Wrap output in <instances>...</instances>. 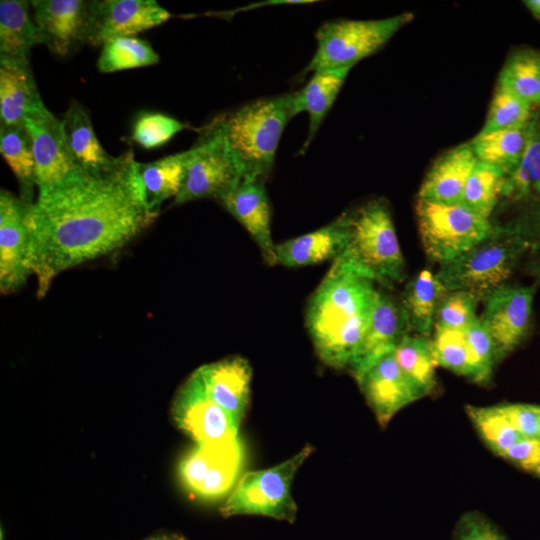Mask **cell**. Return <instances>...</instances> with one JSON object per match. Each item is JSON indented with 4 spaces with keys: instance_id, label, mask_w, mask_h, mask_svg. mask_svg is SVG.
Instances as JSON below:
<instances>
[{
    "instance_id": "obj_1",
    "label": "cell",
    "mask_w": 540,
    "mask_h": 540,
    "mask_svg": "<svg viewBox=\"0 0 540 540\" xmlns=\"http://www.w3.org/2000/svg\"><path fill=\"white\" fill-rule=\"evenodd\" d=\"M157 215L144 200L133 150L107 168L80 169L38 192L28 212L38 297L62 272L125 246Z\"/></svg>"
},
{
    "instance_id": "obj_2",
    "label": "cell",
    "mask_w": 540,
    "mask_h": 540,
    "mask_svg": "<svg viewBox=\"0 0 540 540\" xmlns=\"http://www.w3.org/2000/svg\"><path fill=\"white\" fill-rule=\"evenodd\" d=\"M376 285L371 277L337 258L311 295L306 326L326 365L349 368L369 324Z\"/></svg>"
},
{
    "instance_id": "obj_3",
    "label": "cell",
    "mask_w": 540,
    "mask_h": 540,
    "mask_svg": "<svg viewBox=\"0 0 540 540\" xmlns=\"http://www.w3.org/2000/svg\"><path fill=\"white\" fill-rule=\"evenodd\" d=\"M294 94L260 99L219 116L226 140L243 177L266 179L288 121L296 116Z\"/></svg>"
},
{
    "instance_id": "obj_4",
    "label": "cell",
    "mask_w": 540,
    "mask_h": 540,
    "mask_svg": "<svg viewBox=\"0 0 540 540\" xmlns=\"http://www.w3.org/2000/svg\"><path fill=\"white\" fill-rule=\"evenodd\" d=\"M347 213L349 238L338 258L386 289L403 283L406 263L387 204L374 199Z\"/></svg>"
},
{
    "instance_id": "obj_5",
    "label": "cell",
    "mask_w": 540,
    "mask_h": 540,
    "mask_svg": "<svg viewBox=\"0 0 540 540\" xmlns=\"http://www.w3.org/2000/svg\"><path fill=\"white\" fill-rule=\"evenodd\" d=\"M493 232L474 247L442 264L436 276L447 290H464L480 301L508 284L518 263L528 251H535L532 242L503 225L493 223Z\"/></svg>"
},
{
    "instance_id": "obj_6",
    "label": "cell",
    "mask_w": 540,
    "mask_h": 540,
    "mask_svg": "<svg viewBox=\"0 0 540 540\" xmlns=\"http://www.w3.org/2000/svg\"><path fill=\"white\" fill-rule=\"evenodd\" d=\"M313 450L308 444L278 465L242 474L221 507V514L224 517L261 515L293 523L297 505L291 495V484Z\"/></svg>"
},
{
    "instance_id": "obj_7",
    "label": "cell",
    "mask_w": 540,
    "mask_h": 540,
    "mask_svg": "<svg viewBox=\"0 0 540 540\" xmlns=\"http://www.w3.org/2000/svg\"><path fill=\"white\" fill-rule=\"evenodd\" d=\"M409 12L372 20H335L324 23L316 33L317 48L305 72L353 67L376 53L413 19Z\"/></svg>"
},
{
    "instance_id": "obj_8",
    "label": "cell",
    "mask_w": 540,
    "mask_h": 540,
    "mask_svg": "<svg viewBox=\"0 0 540 540\" xmlns=\"http://www.w3.org/2000/svg\"><path fill=\"white\" fill-rule=\"evenodd\" d=\"M415 214L424 252L439 266L456 259L494 230L491 219L462 204L417 199Z\"/></svg>"
},
{
    "instance_id": "obj_9",
    "label": "cell",
    "mask_w": 540,
    "mask_h": 540,
    "mask_svg": "<svg viewBox=\"0 0 540 540\" xmlns=\"http://www.w3.org/2000/svg\"><path fill=\"white\" fill-rule=\"evenodd\" d=\"M193 148L183 186L172 205L203 198L220 200L243 177L241 166L226 140L218 117L205 128Z\"/></svg>"
},
{
    "instance_id": "obj_10",
    "label": "cell",
    "mask_w": 540,
    "mask_h": 540,
    "mask_svg": "<svg viewBox=\"0 0 540 540\" xmlns=\"http://www.w3.org/2000/svg\"><path fill=\"white\" fill-rule=\"evenodd\" d=\"M243 462L244 449L239 438L196 444L179 462V481L194 499L219 501L235 487Z\"/></svg>"
},
{
    "instance_id": "obj_11",
    "label": "cell",
    "mask_w": 540,
    "mask_h": 540,
    "mask_svg": "<svg viewBox=\"0 0 540 540\" xmlns=\"http://www.w3.org/2000/svg\"><path fill=\"white\" fill-rule=\"evenodd\" d=\"M177 427L196 444L238 439L239 426L208 395L194 371L181 385L172 403Z\"/></svg>"
},
{
    "instance_id": "obj_12",
    "label": "cell",
    "mask_w": 540,
    "mask_h": 540,
    "mask_svg": "<svg viewBox=\"0 0 540 540\" xmlns=\"http://www.w3.org/2000/svg\"><path fill=\"white\" fill-rule=\"evenodd\" d=\"M536 284H506L484 302L480 318L496 347L499 361L519 347L529 336L533 320Z\"/></svg>"
},
{
    "instance_id": "obj_13",
    "label": "cell",
    "mask_w": 540,
    "mask_h": 540,
    "mask_svg": "<svg viewBox=\"0 0 540 540\" xmlns=\"http://www.w3.org/2000/svg\"><path fill=\"white\" fill-rule=\"evenodd\" d=\"M30 3L39 44L45 45L51 53L66 57L89 44L94 1L34 0Z\"/></svg>"
},
{
    "instance_id": "obj_14",
    "label": "cell",
    "mask_w": 540,
    "mask_h": 540,
    "mask_svg": "<svg viewBox=\"0 0 540 540\" xmlns=\"http://www.w3.org/2000/svg\"><path fill=\"white\" fill-rule=\"evenodd\" d=\"M32 202L0 191V289L10 293L32 275L28 212Z\"/></svg>"
},
{
    "instance_id": "obj_15",
    "label": "cell",
    "mask_w": 540,
    "mask_h": 540,
    "mask_svg": "<svg viewBox=\"0 0 540 540\" xmlns=\"http://www.w3.org/2000/svg\"><path fill=\"white\" fill-rule=\"evenodd\" d=\"M24 123L32 139L38 192L61 184L80 170L67 148L61 119L44 107Z\"/></svg>"
},
{
    "instance_id": "obj_16",
    "label": "cell",
    "mask_w": 540,
    "mask_h": 540,
    "mask_svg": "<svg viewBox=\"0 0 540 540\" xmlns=\"http://www.w3.org/2000/svg\"><path fill=\"white\" fill-rule=\"evenodd\" d=\"M355 380L381 426L422 398L399 367L394 351L380 357Z\"/></svg>"
},
{
    "instance_id": "obj_17",
    "label": "cell",
    "mask_w": 540,
    "mask_h": 540,
    "mask_svg": "<svg viewBox=\"0 0 540 540\" xmlns=\"http://www.w3.org/2000/svg\"><path fill=\"white\" fill-rule=\"evenodd\" d=\"M172 14L155 0L94 1L92 32L89 44L137 33L161 25Z\"/></svg>"
},
{
    "instance_id": "obj_18",
    "label": "cell",
    "mask_w": 540,
    "mask_h": 540,
    "mask_svg": "<svg viewBox=\"0 0 540 540\" xmlns=\"http://www.w3.org/2000/svg\"><path fill=\"white\" fill-rule=\"evenodd\" d=\"M411 333L400 300L378 288L367 330L348 370L355 378Z\"/></svg>"
},
{
    "instance_id": "obj_19",
    "label": "cell",
    "mask_w": 540,
    "mask_h": 540,
    "mask_svg": "<svg viewBox=\"0 0 540 540\" xmlns=\"http://www.w3.org/2000/svg\"><path fill=\"white\" fill-rule=\"evenodd\" d=\"M219 202L247 230L264 261L275 265V246L271 233V209L265 180L242 177Z\"/></svg>"
},
{
    "instance_id": "obj_20",
    "label": "cell",
    "mask_w": 540,
    "mask_h": 540,
    "mask_svg": "<svg viewBox=\"0 0 540 540\" xmlns=\"http://www.w3.org/2000/svg\"><path fill=\"white\" fill-rule=\"evenodd\" d=\"M349 238V218L344 212L312 232L275 246V265L296 268L334 261L345 250Z\"/></svg>"
},
{
    "instance_id": "obj_21",
    "label": "cell",
    "mask_w": 540,
    "mask_h": 540,
    "mask_svg": "<svg viewBox=\"0 0 540 540\" xmlns=\"http://www.w3.org/2000/svg\"><path fill=\"white\" fill-rule=\"evenodd\" d=\"M195 371L211 399L239 426L250 397L252 368L249 362L234 356L202 365Z\"/></svg>"
},
{
    "instance_id": "obj_22",
    "label": "cell",
    "mask_w": 540,
    "mask_h": 540,
    "mask_svg": "<svg viewBox=\"0 0 540 540\" xmlns=\"http://www.w3.org/2000/svg\"><path fill=\"white\" fill-rule=\"evenodd\" d=\"M477 163L469 142L439 156L425 175L417 199L461 204L467 181Z\"/></svg>"
},
{
    "instance_id": "obj_23",
    "label": "cell",
    "mask_w": 540,
    "mask_h": 540,
    "mask_svg": "<svg viewBox=\"0 0 540 540\" xmlns=\"http://www.w3.org/2000/svg\"><path fill=\"white\" fill-rule=\"evenodd\" d=\"M44 107L28 59L0 58L1 125L24 124Z\"/></svg>"
},
{
    "instance_id": "obj_24",
    "label": "cell",
    "mask_w": 540,
    "mask_h": 540,
    "mask_svg": "<svg viewBox=\"0 0 540 540\" xmlns=\"http://www.w3.org/2000/svg\"><path fill=\"white\" fill-rule=\"evenodd\" d=\"M350 70L351 67L316 70L301 90L293 92L296 113L309 114L308 136L301 148L302 153L318 132Z\"/></svg>"
},
{
    "instance_id": "obj_25",
    "label": "cell",
    "mask_w": 540,
    "mask_h": 540,
    "mask_svg": "<svg viewBox=\"0 0 540 540\" xmlns=\"http://www.w3.org/2000/svg\"><path fill=\"white\" fill-rule=\"evenodd\" d=\"M194 148L163 157L159 160L138 162V175L148 208L158 213L161 204L180 192Z\"/></svg>"
},
{
    "instance_id": "obj_26",
    "label": "cell",
    "mask_w": 540,
    "mask_h": 540,
    "mask_svg": "<svg viewBox=\"0 0 540 540\" xmlns=\"http://www.w3.org/2000/svg\"><path fill=\"white\" fill-rule=\"evenodd\" d=\"M61 122L67 148L79 169L99 170L115 163L117 157L104 150L88 113L78 102H71Z\"/></svg>"
},
{
    "instance_id": "obj_27",
    "label": "cell",
    "mask_w": 540,
    "mask_h": 540,
    "mask_svg": "<svg viewBox=\"0 0 540 540\" xmlns=\"http://www.w3.org/2000/svg\"><path fill=\"white\" fill-rule=\"evenodd\" d=\"M447 291L436 274L426 269L407 282L399 300L411 333L431 335L438 305Z\"/></svg>"
},
{
    "instance_id": "obj_28",
    "label": "cell",
    "mask_w": 540,
    "mask_h": 540,
    "mask_svg": "<svg viewBox=\"0 0 540 540\" xmlns=\"http://www.w3.org/2000/svg\"><path fill=\"white\" fill-rule=\"evenodd\" d=\"M509 203H540V115L533 114L525 150L506 176L502 199Z\"/></svg>"
},
{
    "instance_id": "obj_29",
    "label": "cell",
    "mask_w": 540,
    "mask_h": 540,
    "mask_svg": "<svg viewBox=\"0 0 540 540\" xmlns=\"http://www.w3.org/2000/svg\"><path fill=\"white\" fill-rule=\"evenodd\" d=\"M530 122L522 127L479 132L470 142L477 161L500 168L506 176L520 162L525 150Z\"/></svg>"
},
{
    "instance_id": "obj_30",
    "label": "cell",
    "mask_w": 540,
    "mask_h": 540,
    "mask_svg": "<svg viewBox=\"0 0 540 540\" xmlns=\"http://www.w3.org/2000/svg\"><path fill=\"white\" fill-rule=\"evenodd\" d=\"M35 44H39V38L29 15V2L1 0L0 58L28 59Z\"/></svg>"
},
{
    "instance_id": "obj_31",
    "label": "cell",
    "mask_w": 540,
    "mask_h": 540,
    "mask_svg": "<svg viewBox=\"0 0 540 540\" xmlns=\"http://www.w3.org/2000/svg\"><path fill=\"white\" fill-rule=\"evenodd\" d=\"M394 354L402 372L421 397L429 395L436 386L435 369L438 367L431 336L409 333L398 343Z\"/></svg>"
},
{
    "instance_id": "obj_32",
    "label": "cell",
    "mask_w": 540,
    "mask_h": 540,
    "mask_svg": "<svg viewBox=\"0 0 540 540\" xmlns=\"http://www.w3.org/2000/svg\"><path fill=\"white\" fill-rule=\"evenodd\" d=\"M0 151L21 188L22 198L32 202L35 159L31 136L24 124L0 127Z\"/></svg>"
},
{
    "instance_id": "obj_33",
    "label": "cell",
    "mask_w": 540,
    "mask_h": 540,
    "mask_svg": "<svg viewBox=\"0 0 540 540\" xmlns=\"http://www.w3.org/2000/svg\"><path fill=\"white\" fill-rule=\"evenodd\" d=\"M498 87L531 106L540 104V51L520 49L513 52L503 65Z\"/></svg>"
},
{
    "instance_id": "obj_34",
    "label": "cell",
    "mask_w": 540,
    "mask_h": 540,
    "mask_svg": "<svg viewBox=\"0 0 540 540\" xmlns=\"http://www.w3.org/2000/svg\"><path fill=\"white\" fill-rule=\"evenodd\" d=\"M506 174L498 167L477 161L464 190L462 205L490 219L502 199Z\"/></svg>"
},
{
    "instance_id": "obj_35",
    "label": "cell",
    "mask_w": 540,
    "mask_h": 540,
    "mask_svg": "<svg viewBox=\"0 0 540 540\" xmlns=\"http://www.w3.org/2000/svg\"><path fill=\"white\" fill-rule=\"evenodd\" d=\"M101 46L97 66L103 73L150 66L159 61L149 42L135 36L113 38Z\"/></svg>"
},
{
    "instance_id": "obj_36",
    "label": "cell",
    "mask_w": 540,
    "mask_h": 540,
    "mask_svg": "<svg viewBox=\"0 0 540 540\" xmlns=\"http://www.w3.org/2000/svg\"><path fill=\"white\" fill-rule=\"evenodd\" d=\"M431 339L437 366L476 383V366L465 330L435 329Z\"/></svg>"
},
{
    "instance_id": "obj_37",
    "label": "cell",
    "mask_w": 540,
    "mask_h": 540,
    "mask_svg": "<svg viewBox=\"0 0 540 540\" xmlns=\"http://www.w3.org/2000/svg\"><path fill=\"white\" fill-rule=\"evenodd\" d=\"M467 415L480 437L497 455L502 456L512 445L524 438L515 429L499 405L466 407Z\"/></svg>"
},
{
    "instance_id": "obj_38",
    "label": "cell",
    "mask_w": 540,
    "mask_h": 540,
    "mask_svg": "<svg viewBox=\"0 0 540 540\" xmlns=\"http://www.w3.org/2000/svg\"><path fill=\"white\" fill-rule=\"evenodd\" d=\"M532 107L521 98L497 86L480 132L525 126L533 117Z\"/></svg>"
},
{
    "instance_id": "obj_39",
    "label": "cell",
    "mask_w": 540,
    "mask_h": 540,
    "mask_svg": "<svg viewBox=\"0 0 540 540\" xmlns=\"http://www.w3.org/2000/svg\"><path fill=\"white\" fill-rule=\"evenodd\" d=\"M480 299L464 290H448L442 297L434 320L435 329L466 330L477 318Z\"/></svg>"
},
{
    "instance_id": "obj_40",
    "label": "cell",
    "mask_w": 540,
    "mask_h": 540,
    "mask_svg": "<svg viewBox=\"0 0 540 540\" xmlns=\"http://www.w3.org/2000/svg\"><path fill=\"white\" fill-rule=\"evenodd\" d=\"M188 125L162 113L141 114L134 123L131 138L145 149H153L167 143Z\"/></svg>"
},
{
    "instance_id": "obj_41",
    "label": "cell",
    "mask_w": 540,
    "mask_h": 540,
    "mask_svg": "<svg viewBox=\"0 0 540 540\" xmlns=\"http://www.w3.org/2000/svg\"><path fill=\"white\" fill-rule=\"evenodd\" d=\"M465 333L476 366V383L487 384L495 365L499 362L493 339L480 316L465 330Z\"/></svg>"
},
{
    "instance_id": "obj_42",
    "label": "cell",
    "mask_w": 540,
    "mask_h": 540,
    "mask_svg": "<svg viewBox=\"0 0 540 540\" xmlns=\"http://www.w3.org/2000/svg\"><path fill=\"white\" fill-rule=\"evenodd\" d=\"M453 540H507V538L485 515L478 511H469L457 521Z\"/></svg>"
},
{
    "instance_id": "obj_43",
    "label": "cell",
    "mask_w": 540,
    "mask_h": 540,
    "mask_svg": "<svg viewBox=\"0 0 540 540\" xmlns=\"http://www.w3.org/2000/svg\"><path fill=\"white\" fill-rule=\"evenodd\" d=\"M499 406L522 437H539L540 406L526 403H507Z\"/></svg>"
},
{
    "instance_id": "obj_44",
    "label": "cell",
    "mask_w": 540,
    "mask_h": 540,
    "mask_svg": "<svg viewBox=\"0 0 540 540\" xmlns=\"http://www.w3.org/2000/svg\"><path fill=\"white\" fill-rule=\"evenodd\" d=\"M501 457L532 473L540 462V439L522 438Z\"/></svg>"
},
{
    "instance_id": "obj_45",
    "label": "cell",
    "mask_w": 540,
    "mask_h": 540,
    "mask_svg": "<svg viewBox=\"0 0 540 540\" xmlns=\"http://www.w3.org/2000/svg\"><path fill=\"white\" fill-rule=\"evenodd\" d=\"M524 271L540 283V256L526 263Z\"/></svg>"
},
{
    "instance_id": "obj_46",
    "label": "cell",
    "mask_w": 540,
    "mask_h": 540,
    "mask_svg": "<svg viewBox=\"0 0 540 540\" xmlns=\"http://www.w3.org/2000/svg\"><path fill=\"white\" fill-rule=\"evenodd\" d=\"M141 540H186L185 537L175 532H161L148 536Z\"/></svg>"
},
{
    "instance_id": "obj_47",
    "label": "cell",
    "mask_w": 540,
    "mask_h": 540,
    "mask_svg": "<svg viewBox=\"0 0 540 540\" xmlns=\"http://www.w3.org/2000/svg\"><path fill=\"white\" fill-rule=\"evenodd\" d=\"M524 3L533 16L540 20V0H528Z\"/></svg>"
},
{
    "instance_id": "obj_48",
    "label": "cell",
    "mask_w": 540,
    "mask_h": 540,
    "mask_svg": "<svg viewBox=\"0 0 540 540\" xmlns=\"http://www.w3.org/2000/svg\"><path fill=\"white\" fill-rule=\"evenodd\" d=\"M533 474H535L536 476H538L540 478V462L537 464V466L534 468V470L532 471Z\"/></svg>"
},
{
    "instance_id": "obj_49",
    "label": "cell",
    "mask_w": 540,
    "mask_h": 540,
    "mask_svg": "<svg viewBox=\"0 0 540 540\" xmlns=\"http://www.w3.org/2000/svg\"><path fill=\"white\" fill-rule=\"evenodd\" d=\"M538 439H540V433H539V437H538Z\"/></svg>"
},
{
    "instance_id": "obj_50",
    "label": "cell",
    "mask_w": 540,
    "mask_h": 540,
    "mask_svg": "<svg viewBox=\"0 0 540 540\" xmlns=\"http://www.w3.org/2000/svg\"><path fill=\"white\" fill-rule=\"evenodd\" d=\"M538 112H539V115H540V111H538Z\"/></svg>"
}]
</instances>
